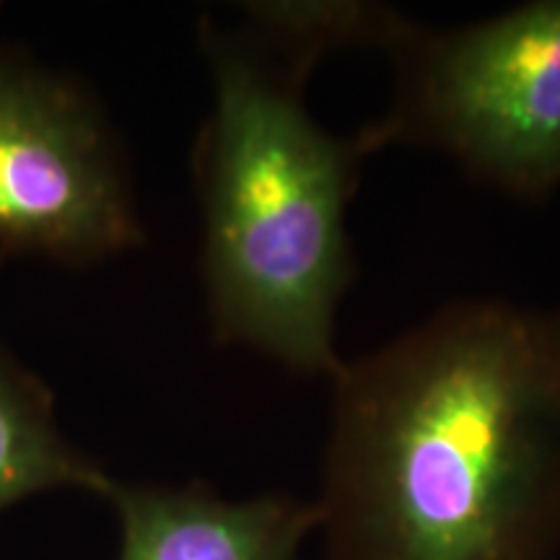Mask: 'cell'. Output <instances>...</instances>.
Masks as SVG:
<instances>
[{
  "label": "cell",
  "mask_w": 560,
  "mask_h": 560,
  "mask_svg": "<svg viewBox=\"0 0 560 560\" xmlns=\"http://www.w3.org/2000/svg\"><path fill=\"white\" fill-rule=\"evenodd\" d=\"M395 96L363 125L371 153L395 145L450 156L509 198L560 187V0H535L454 30L402 16L387 45Z\"/></svg>",
  "instance_id": "obj_3"
},
{
  "label": "cell",
  "mask_w": 560,
  "mask_h": 560,
  "mask_svg": "<svg viewBox=\"0 0 560 560\" xmlns=\"http://www.w3.org/2000/svg\"><path fill=\"white\" fill-rule=\"evenodd\" d=\"M242 9L240 26H200L213 81L195 145L210 330L330 382L355 276L348 206L374 153L361 130L342 138L314 120L306 81L325 55L359 47L361 13L353 0Z\"/></svg>",
  "instance_id": "obj_2"
},
{
  "label": "cell",
  "mask_w": 560,
  "mask_h": 560,
  "mask_svg": "<svg viewBox=\"0 0 560 560\" xmlns=\"http://www.w3.org/2000/svg\"><path fill=\"white\" fill-rule=\"evenodd\" d=\"M330 387L319 560H560V301H452Z\"/></svg>",
  "instance_id": "obj_1"
},
{
  "label": "cell",
  "mask_w": 560,
  "mask_h": 560,
  "mask_svg": "<svg viewBox=\"0 0 560 560\" xmlns=\"http://www.w3.org/2000/svg\"><path fill=\"white\" fill-rule=\"evenodd\" d=\"M143 242L107 120L58 75L0 58V247L96 262Z\"/></svg>",
  "instance_id": "obj_4"
},
{
  "label": "cell",
  "mask_w": 560,
  "mask_h": 560,
  "mask_svg": "<svg viewBox=\"0 0 560 560\" xmlns=\"http://www.w3.org/2000/svg\"><path fill=\"white\" fill-rule=\"evenodd\" d=\"M115 478L62 436L50 389L0 348V514L50 490L107 499Z\"/></svg>",
  "instance_id": "obj_6"
},
{
  "label": "cell",
  "mask_w": 560,
  "mask_h": 560,
  "mask_svg": "<svg viewBox=\"0 0 560 560\" xmlns=\"http://www.w3.org/2000/svg\"><path fill=\"white\" fill-rule=\"evenodd\" d=\"M107 501L120 520L117 560H304L317 535L314 501L291 493L226 501L202 482L115 480Z\"/></svg>",
  "instance_id": "obj_5"
}]
</instances>
